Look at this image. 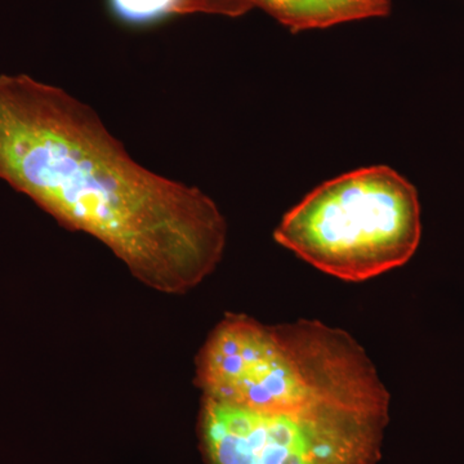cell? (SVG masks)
<instances>
[{
    "label": "cell",
    "mask_w": 464,
    "mask_h": 464,
    "mask_svg": "<svg viewBox=\"0 0 464 464\" xmlns=\"http://www.w3.org/2000/svg\"><path fill=\"white\" fill-rule=\"evenodd\" d=\"M420 232L414 186L392 168L375 166L320 185L284 216L274 237L317 270L364 282L405 265Z\"/></svg>",
    "instance_id": "obj_3"
},
{
    "label": "cell",
    "mask_w": 464,
    "mask_h": 464,
    "mask_svg": "<svg viewBox=\"0 0 464 464\" xmlns=\"http://www.w3.org/2000/svg\"><path fill=\"white\" fill-rule=\"evenodd\" d=\"M204 398L259 413L332 404H390V393L348 333L316 320L265 325L228 315L198 359Z\"/></svg>",
    "instance_id": "obj_2"
},
{
    "label": "cell",
    "mask_w": 464,
    "mask_h": 464,
    "mask_svg": "<svg viewBox=\"0 0 464 464\" xmlns=\"http://www.w3.org/2000/svg\"><path fill=\"white\" fill-rule=\"evenodd\" d=\"M110 9L130 25H149L169 14H182L183 0H109Z\"/></svg>",
    "instance_id": "obj_6"
},
{
    "label": "cell",
    "mask_w": 464,
    "mask_h": 464,
    "mask_svg": "<svg viewBox=\"0 0 464 464\" xmlns=\"http://www.w3.org/2000/svg\"><path fill=\"white\" fill-rule=\"evenodd\" d=\"M290 32L325 29L390 14L391 0H253Z\"/></svg>",
    "instance_id": "obj_5"
},
{
    "label": "cell",
    "mask_w": 464,
    "mask_h": 464,
    "mask_svg": "<svg viewBox=\"0 0 464 464\" xmlns=\"http://www.w3.org/2000/svg\"><path fill=\"white\" fill-rule=\"evenodd\" d=\"M390 404H322L259 413L204 399L209 464H377Z\"/></svg>",
    "instance_id": "obj_4"
},
{
    "label": "cell",
    "mask_w": 464,
    "mask_h": 464,
    "mask_svg": "<svg viewBox=\"0 0 464 464\" xmlns=\"http://www.w3.org/2000/svg\"><path fill=\"white\" fill-rule=\"evenodd\" d=\"M0 179L105 244L150 288L185 293L224 256L215 201L146 169L93 109L26 74L0 75Z\"/></svg>",
    "instance_id": "obj_1"
},
{
    "label": "cell",
    "mask_w": 464,
    "mask_h": 464,
    "mask_svg": "<svg viewBox=\"0 0 464 464\" xmlns=\"http://www.w3.org/2000/svg\"><path fill=\"white\" fill-rule=\"evenodd\" d=\"M253 7V0H183L182 14L201 12L239 17Z\"/></svg>",
    "instance_id": "obj_7"
}]
</instances>
